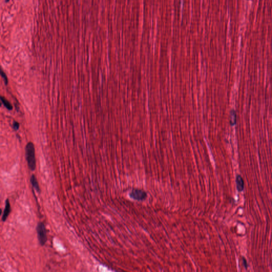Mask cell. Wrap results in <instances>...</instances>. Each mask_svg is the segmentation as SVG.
I'll list each match as a JSON object with an SVG mask.
<instances>
[{
    "label": "cell",
    "mask_w": 272,
    "mask_h": 272,
    "mask_svg": "<svg viewBox=\"0 0 272 272\" xmlns=\"http://www.w3.org/2000/svg\"><path fill=\"white\" fill-rule=\"evenodd\" d=\"M26 158L29 169L32 171L36 169V162L35 157V150L33 143L29 142L27 143L25 147Z\"/></svg>",
    "instance_id": "cell-1"
},
{
    "label": "cell",
    "mask_w": 272,
    "mask_h": 272,
    "mask_svg": "<svg viewBox=\"0 0 272 272\" xmlns=\"http://www.w3.org/2000/svg\"><path fill=\"white\" fill-rule=\"evenodd\" d=\"M37 233L38 236L39 242L41 245H44L47 241V232L44 224L42 222L38 223L37 228Z\"/></svg>",
    "instance_id": "cell-2"
},
{
    "label": "cell",
    "mask_w": 272,
    "mask_h": 272,
    "mask_svg": "<svg viewBox=\"0 0 272 272\" xmlns=\"http://www.w3.org/2000/svg\"><path fill=\"white\" fill-rule=\"evenodd\" d=\"M129 196L131 198L135 201H143L146 199L147 194L144 190L135 189L130 192Z\"/></svg>",
    "instance_id": "cell-3"
},
{
    "label": "cell",
    "mask_w": 272,
    "mask_h": 272,
    "mask_svg": "<svg viewBox=\"0 0 272 272\" xmlns=\"http://www.w3.org/2000/svg\"><path fill=\"white\" fill-rule=\"evenodd\" d=\"M236 188L238 190V191H242L244 189V185H245L243 178L240 175L238 174L236 176Z\"/></svg>",
    "instance_id": "cell-4"
},
{
    "label": "cell",
    "mask_w": 272,
    "mask_h": 272,
    "mask_svg": "<svg viewBox=\"0 0 272 272\" xmlns=\"http://www.w3.org/2000/svg\"><path fill=\"white\" fill-rule=\"evenodd\" d=\"M10 212H11V206H10V204L9 199H7L6 201H5V210H4V213H3V221L5 222V221H6V220H7L8 217L9 216Z\"/></svg>",
    "instance_id": "cell-5"
},
{
    "label": "cell",
    "mask_w": 272,
    "mask_h": 272,
    "mask_svg": "<svg viewBox=\"0 0 272 272\" xmlns=\"http://www.w3.org/2000/svg\"><path fill=\"white\" fill-rule=\"evenodd\" d=\"M30 182H31V185L33 186V187L35 189L36 191L37 192H40V189L39 185H38V181L36 179V176L34 175H32L30 178Z\"/></svg>",
    "instance_id": "cell-6"
},
{
    "label": "cell",
    "mask_w": 272,
    "mask_h": 272,
    "mask_svg": "<svg viewBox=\"0 0 272 272\" xmlns=\"http://www.w3.org/2000/svg\"><path fill=\"white\" fill-rule=\"evenodd\" d=\"M0 100H1V102L5 105V107L7 108L8 110L11 111L13 109V106L11 105V103L8 100L7 98L2 96H0Z\"/></svg>",
    "instance_id": "cell-7"
},
{
    "label": "cell",
    "mask_w": 272,
    "mask_h": 272,
    "mask_svg": "<svg viewBox=\"0 0 272 272\" xmlns=\"http://www.w3.org/2000/svg\"><path fill=\"white\" fill-rule=\"evenodd\" d=\"M0 76H1V77L3 78V81H5V85H8V79L7 77V74L5 73V72L3 71L2 68L0 66Z\"/></svg>",
    "instance_id": "cell-8"
},
{
    "label": "cell",
    "mask_w": 272,
    "mask_h": 272,
    "mask_svg": "<svg viewBox=\"0 0 272 272\" xmlns=\"http://www.w3.org/2000/svg\"><path fill=\"white\" fill-rule=\"evenodd\" d=\"M19 127H20L19 123L17 121H14V123H13V129L15 131H17L19 129Z\"/></svg>",
    "instance_id": "cell-9"
},
{
    "label": "cell",
    "mask_w": 272,
    "mask_h": 272,
    "mask_svg": "<svg viewBox=\"0 0 272 272\" xmlns=\"http://www.w3.org/2000/svg\"><path fill=\"white\" fill-rule=\"evenodd\" d=\"M243 265L245 266V269H247L248 268V264H247V260L245 259V258H243Z\"/></svg>",
    "instance_id": "cell-10"
},
{
    "label": "cell",
    "mask_w": 272,
    "mask_h": 272,
    "mask_svg": "<svg viewBox=\"0 0 272 272\" xmlns=\"http://www.w3.org/2000/svg\"><path fill=\"white\" fill-rule=\"evenodd\" d=\"M9 1H10V0H5V3L9 2Z\"/></svg>",
    "instance_id": "cell-11"
},
{
    "label": "cell",
    "mask_w": 272,
    "mask_h": 272,
    "mask_svg": "<svg viewBox=\"0 0 272 272\" xmlns=\"http://www.w3.org/2000/svg\"><path fill=\"white\" fill-rule=\"evenodd\" d=\"M2 214V210L0 209V215Z\"/></svg>",
    "instance_id": "cell-12"
},
{
    "label": "cell",
    "mask_w": 272,
    "mask_h": 272,
    "mask_svg": "<svg viewBox=\"0 0 272 272\" xmlns=\"http://www.w3.org/2000/svg\"><path fill=\"white\" fill-rule=\"evenodd\" d=\"M1 105H2V102H0V107L1 106Z\"/></svg>",
    "instance_id": "cell-13"
}]
</instances>
